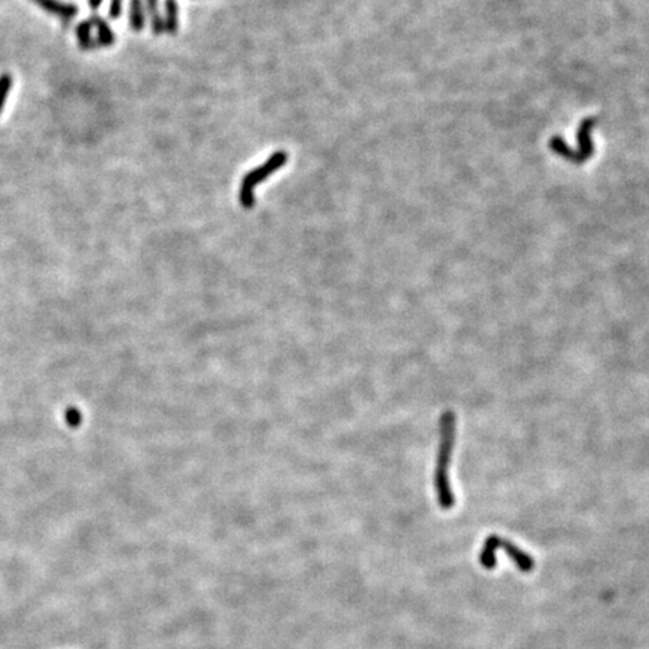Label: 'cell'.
<instances>
[{
	"label": "cell",
	"mask_w": 649,
	"mask_h": 649,
	"mask_svg": "<svg viewBox=\"0 0 649 649\" xmlns=\"http://www.w3.org/2000/svg\"><path fill=\"white\" fill-rule=\"evenodd\" d=\"M456 440V414L452 410H447L440 418V445L438 452L436 472H435V487L438 493V500L440 508L451 509L456 504L454 495H452L448 469L451 463V454L454 449Z\"/></svg>",
	"instance_id": "obj_1"
},
{
	"label": "cell",
	"mask_w": 649,
	"mask_h": 649,
	"mask_svg": "<svg viewBox=\"0 0 649 649\" xmlns=\"http://www.w3.org/2000/svg\"><path fill=\"white\" fill-rule=\"evenodd\" d=\"M288 158L289 156L286 152L278 151V152L272 154L271 158L267 163L244 176L241 188H239V202L245 209H251L255 203V197H254L255 186L262 184L264 179H268L269 176L274 174L275 172H278L281 167L288 163Z\"/></svg>",
	"instance_id": "obj_2"
},
{
	"label": "cell",
	"mask_w": 649,
	"mask_h": 649,
	"mask_svg": "<svg viewBox=\"0 0 649 649\" xmlns=\"http://www.w3.org/2000/svg\"><path fill=\"white\" fill-rule=\"evenodd\" d=\"M32 2L41 6L45 13L62 18L65 26L78 14V8L73 3H64L59 0H32Z\"/></svg>",
	"instance_id": "obj_3"
},
{
	"label": "cell",
	"mask_w": 649,
	"mask_h": 649,
	"mask_svg": "<svg viewBox=\"0 0 649 649\" xmlns=\"http://www.w3.org/2000/svg\"><path fill=\"white\" fill-rule=\"evenodd\" d=\"M499 547H504L507 550L508 556L514 560V562L517 564V567L522 569V572H530V569L534 568V559L530 556H528L526 553H523L522 550L517 549L513 543H509L508 539L499 538Z\"/></svg>",
	"instance_id": "obj_4"
},
{
	"label": "cell",
	"mask_w": 649,
	"mask_h": 649,
	"mask_svg": "<svg viewBox=\"0 0 649 649\" xmlns=\"http://www.w3.org/2000/svg\"><path fill=\"white\" fill-rule=\"evenodd\" d=\"M89 22L92 23V27L96 29V38L95 41L98 47H110L114 44V33L112 31V27L105 23V20L101 18L100 15H92L89 18Z\"/></svg>",
	"instance_id": "obj_5"
},
{
	"label": "cell",
	"mask_w": 649,
	"mask_h": 649,
	"mask_svg": "<svg viewBox=\"0 0 649 649\" xmlns=\"http://www.w3.org/2000/svg\"><path fill=\"white\" fill-rule=\"evenodd\" d=\"M592 125H594V119H585L579 128L577 139L580 143V154H582V158L580 160L582 161L592 154V142H591V135H589V131H591Z\"/></svg>",
	"instance_id": "obj_6"
},
{
	"label": "cell",
	"mask_w": 649,
	"mask_h": 649,
	"mask_svg": "<svg viewBox=\"0 0 649 649\" xmlns=\"http://www.w3.org/2000/svg\"><path fill=\"white\" fill-rule=\"evenodd\" d=\"M164 31L169 33H176L179 27V8L176 0H165L164 11Z\"/></svg>",
	"instance_id": "obj_7"
},
{
	"label": "cell",
	"mask_w": 649,
	"mask_h": 649,
	"mask_svg": "<svg viewBox=\"0 0 649 649\" xmlns=\"http://www.w3.org/2000/svg\"><path fill=\"white\" fill-rule=\"evenodd\" d=\"M146 22V11L143 0H130V27L134 32L143 31Z\"/></svg>",
	"instance_id": "obj_8"
},
{
	"label": "cell",
	"mask_w": 649,
	"mask_h": 649,
	"mask_svg": "<svg viewBox=\"0 0 649 649\" xmlns=\"http://www.w3.org/2000/svg\"><path fill=\"white\" fill-rule=\"evenodd\" d=\"M144 11L149 15L151 27L155 35H160L164 32V18L160 13V2L158 0H146Z\"/></svg>",
	"instance_id": "obj_9"
},
{
	"label": "cell",
	"mask_w": 649,
	"mask_h": 649,
	"mask_svg": "<svg viewBox=\"0 0 649 649\" xmlns=\"http://www.w3.org/2000/svg\"><path fill=\"white\" fill-rule=\"evenodd\" d=\"M77 39H78V45L82 47V50H94V48L98 47L95 38H92V23L87 20V22H82L75 29Z\"/></svg>",
	"instance_id": "obj_10"
},
{
	"label": "cell",
	"mask_w": 649,
	"mask_h": 649,
	"mask_svg": "<svg viewBox=\"0 0 649 649\" xmlns=\"http://www.w3.org/2000/svg\"><path fill=\"white\" fill-rule=\"evenodd\" d=\"M498 547H499V537H496V535L488 537L487 541H486V544H484L483 553H481V556H479V560L483 562V565L486 568H495V564H496L495 552H496Z\"/></svg>",
	"instance_id": "obj_11"
},
{
	"label": "cell",
	"mask_w": 649,
	"mask_h": 649,
	"mask_svg": "<svg viewBox=\"0 0 649 649\" xmlns=\"http://www.w3.org/2000/svg\"><path fill=\"white\" fill-rule=\"evenodd\" d=\"M13 83H14V78L9 73L0 75V114H2L3 112V107L8 100L9 91H11V87H13Z\"/></svg>",
	"instance_id": "obj_12"
},
{
	"label": "cell",
	"mask_w": 649,
	"mask_h": 649,
	"mask_svg": "<svg viewBox=\"0 0 649 649\" xmlns=\"http://www.w3.org/2000/svg\"><path fill=\"white\" fill-rule=\"evenodd\" d=\"M550 146H552L558 154L567 156V158L574 160V152H573L572 149H569V147L562 142V139H560V137H555V139H552V142H550Z\"/></svg>",
	"instance_id": "obj_13"
},
{
	"label": "cell",
	"mask_w": 649,
	"mask_h": 649,
	"mask_svg": "<svg viewBox=\"0 0 649 649\" xmlns=\"http://www.w3.org/2000/svg\"><path fill=\"white\" fill-rule=\"evenodd\" d=\"M108 14H110V18H113V20L119 18L121 14H122V0H112V2H110V11H108Z\"/></svg>",
	"instance_id": "obj_14"
},
{
	"label": "cell",
	"mask_w": 649,
	"mask_h": 649,
	"mask_svg": "<svg viewBox=\"0 0 649 649\" xmlns=\"http://www.w3.org/2000/svg\"><path fill=\"white\" fill-rule=\"evenodd\" d=\"M66 421H68V424L73 426V427H77L78 424H80V414H78V412L71 408V409H68L66 412Z\"/></svg>",
	"instance_id": "obj_15"
},
{
	"label": "cell",
	"mask_w": 649,
	"mask_h": 649,
	"mask_svg": "<svg viewBox=\"0 0 649 649\" xmlns=\"http://www.w3.org/2000/svg\"><path fill=\"white\" fill-rule=\"evenodd\" d=\"M101 3H103V0H89V6L94 9V11H95V9L100 8Z\"/></svg>",
	"instance_id": "obj_16"
}]
</instances>
